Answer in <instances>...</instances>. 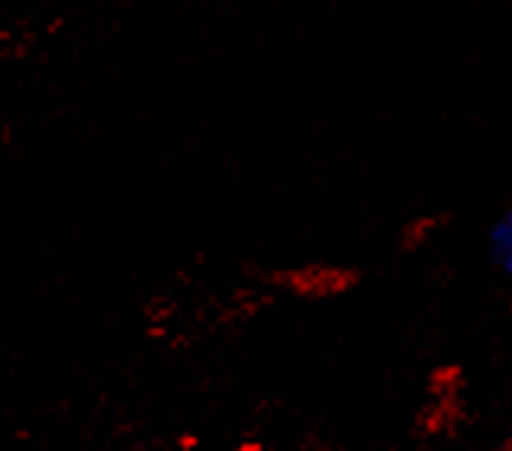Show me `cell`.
<instances>
[{
	"label": "cell",
	"mask_w": 512,
	"mask_h": 451,
	"mask_svg": "<svg viewBox=\"0 0 512 451\" xmlns=\"http://www.w3.org/2000/svg\"><path fill=\"white\" fill-rule=\"evenodd\" d=\"M487 249H490V261L496 265V271L512 281V210L496 216V223L490 226V236H487Z\"/></svg>",
	"instance_id": "6da1fadb"
}]
</instances>
